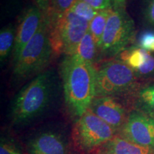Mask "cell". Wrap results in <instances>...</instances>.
Wrapping results in <instances>:
<instances>
[{
    "instance_id": "1",
    "label": "cell",
    "mask_w": 154,
    "mask_h": 154,
    "mask_svg": "<svg viewBox=\"0 0 154 154\" xmlns=\"http://www.w3.org/2000/svg\"><path fill=\"white\" fill-rule=\"evenodd\" d=\"M65 103L79 119L89 109L96 97V66L65 55L59 67Z\"/></svg>"
},
{
    "instance_id": "2",
    "label": "cell",
    "mask_w": 154,
    "mask_h": 154,
    "mask_svg": "<svg viewBox=\"0 0 154 154\" xmlns=\"http://www.w3.org/2000/svg\"><path fill=\"white\" fill-rule=\"evenodd\" d=\"M58 79L57 73L47 69L23 86L11 105L13 122L24 124L43 112L51 101Z\"/></svg>"
},
{
    "instance_id": "3",
    "label": "cell",
    "mask_w": 154,
    "mask_h": 154,
    "mask_svg": "<svg viewBox=\"0 0 154 154\" xmlns=\"http://www.w3.org/2000/svg\"><path fill=\"white\" fill-rule=\"evenodd\" d=\"M55 55L48 19L44 17L41 26L13 62L12 79L16 83L33 79L47 70Z\"/></svg>"
},
{
    "instance_id": "4",
    "label": "cell",
    "mask_w": 154,
    "mask_h": 154,
    "mask_svg": "<svg viewBox=\"0 0 154 154\" xmlns=\"http://www.w3.org/2000/svg\"><path fill=\"white\" fill-rule=\"evenodd\" d=\"M139 79L119 58L96 65V96H113L131 93L139 86Z\"/></svg>"
},
{
    "instance_id": "5",
    "label": "cell",
    "mask_w": 154,
    "mask_h": 154,
    "mask_svg": "<svg viewBox=\"0 0 154 154\" xmlns=\"http://www.w3.org/2000/svg\"><path fill=\"white\" fill-rule=\"evenodd\" d=\"M136 28L126 7H112L99 48V59L105 61L116 57L128 47L134 38Z\"/></svg>"
},
{
    "instance_id": "6",
    "label": "cell",
    "mask_w": 154,
    "mask_h": 154,
    "mask_svg": "<svg viewBox=\"0 0 154 154\" xmlns=\"http://www.w3.org/2000/svg\"><path fill=\"white\" fill-rule=\"evenodd\" d=\"M55 55L71 56L87 33L89 23L69 11L61 17H46Z\"/></svg>"
},
{
    "instance_id": "7",
    "label": "cell",
    "mask_w": 154,
    "mask_h": 154,
    "mask_svg": "<svg viewBox=\"0 0 154 154\" xmlns=\"http://www.w3.org/2000/svg\"><path fill=\"white\" fill-rule=\"evenodd\" d=\"M116 130L88 109L77 119L72 131L75 145L81 151L93 153L116 136Z\"/></svg>"
},
{
    "instance_id": "8",
    "label": "cell",
    "mask_w": 154,
    "mask_h": 154,
    "mask_svg": "<svg viewBox=\"0 0 154 154\" xmlns=\"http://www.w3.org/2000/svg\"><path fill=\"white\" fill-rule=\"evenodd\" d=\"M120 136L145 147L154 149V117L141 112L133 111L121 128Z\"/></svg>"
},
{
    "instance_id": "9",
    "label": "cell",
    "mask_w": 154,
    "mask_h": 154,
    "mask_svg": "<svg viewBox=\"0 0 154 154\" xmlns=\"http://www.w3.org/2000/svg\"><path fill=\"white\" fill-rule=\"evenodd\" d=\"M44 15L37 6H29L21 15L16 29V38L12 53V61L18 57L24 46L35 35L43 22Z\"/></svg>"
},
{
    "instance_id": "10",
    "label": "cell",
    "mask_w": 154,
    "mask_h": 154,
    "mask_svg": "<svg viewBox=\"0 0 154 154\" xmlns=\"http://www.w3.org/2000/svg\"><path fill=\"white\" fill-rule=\"evenodd\" d=\"M89 109L116 130L121 129L128 118L124 106L113 96H96Z\"/></svg>"
},
{
    "instance_id": "11",
    "label": "cell",
    "mask_w": 154,
    "mask_h": 154,
    "mask_svg": "<svg viewBox=\"0 0 154 154\" xmlns=\"http://www.w3.org/2000/svg\"><path fill=\"white\" fill-rule=\"evenodd\" d=\"M126 63L139 80L154 79V56L137 45L128 47L116 57Z\"/></svg>"
},
{
    "instance_id": "12",
    "label": "cell",
    "mask_w": 154,
    "mask_h": 154,
    "mask_svg": "<svg viewBox=\"0 0 154 154\" xmlns=\"http://www.w3.org/2000/svg\"><path fill=\"white\" fill-rule=\"evenodd\" d=\"M29 154H66L62 138L54 132H44L32 140L29 146Z\"/></svg>"
},
{
    "instance_id": "13",
    "label": "cell",
    "mask_w": 154,
    "mask_h": 154,
    "mask_svg": "<svg viewBox=\"0 0 154 154\" xmlns=\"http://www.w3.org/2000/svg\"><path fill=\"white\" fill-rule=\"evenodd\" d=\"M93 154H154V149L116 135L112 139L94 151Z\"/></svg>"
},
{
    "instance_id": "14",
    "label": "cell",
    "mask_w": 154,
    "mask_h": 154,
    "mask_svg": "<svg viewBox=\"0 0 154 154\" xmlns=\"http://www.w3.org/2000/svg\"><path fill=\"white\" fill-rule=\"evenodd\" d=\"M99 48L90 32H87L75 49L73 56L84 62L96 65L99 62Z\"/></svg>"
},
{
    "instance_id": "15",
    "label": "cell",
    "mask_w": 154,
    "mask_h": 154,
    "mask_svg": "<svg viewBox=\"0 0 154 154\" xmlns=\"http://www.w3.org/2000/svg\"><path fill=\"white\" fill-rule=\"evenodd\" d=\"M16 29L11 24L2 28L0 32V61L2 64L9 56H12L14 50Z\"/></svg>"
},
{
    "instance_id": "16",
    "label": "cell",
    "mask_w": 154,
    "mask_h": 154,
    "mask_svg": "<svg viewBox=\"0 0 154 154\" xmlns=\"http://www.w3.org/2000/svg\"><path fill=\"white\" fill-rule=\"evenodd\" d=\"M110 9L105 11H99L95 17L92 19L91 22H89L88 32L94 37L96 44H97L98 48H99L102 36H103L106 26Z\"/></svg>"
},
{
    "instance_id": "17",
    "label": "cell",
    "mask_w": 154,
    "mask_h": 154,
    "mask_svg": "<svg viewBox=\"0 0 154 154\" xmlns=\"http://www.w3.org/2000/svg\"><path fill=\"white\" fill-rule=\"evenodd\" d=\"M71 11L88 23L91 22L92 19L99 12V11L96 10L95 9H94L88 4L83 2L82 0H77L72 7V8L71 9Z\"/></svg>"
},
{
    "instance_id": "18",
    "label": "cell",
    "mask_w": 154,
    "mask_h": 154,
    "mask_svg": "<svg viewBox=\"0 0 154 154\" xmlns=\"http://www.w3.org/2000/svg\"><path fill=\"white\" fill-rule=\"evenodd\" d=\"M76 1L77 0H51L50 10L48 16H62L71 10Z\"/></svg>"
},
{
    "instance_id": "19",
    "label": "cell",
    "mask_w": 154,
    "mask_h": 154,
    "mask_svg": "<svg viewBox=\"0 0 154 154\" xmlns=\"http://www.w3.org/2000/svg\"><path fill=\"white\" fill-rule=\"evenodd\" d=\"M141 16L144 24L154 29V0H143Z\"/></svg>"
},
{
    "instance_id": "20",
    "label": "cell",
    "mask_w": 154,
    "mask_h": 154,
    "mask_svg": "<svg viewBox=\"0 0 154 154\" xmlns=\"http://www.w3.org/2000/svg\"><path fill=\"white\" fill-rule=\"evenodd\" d=\"M137 46L149 52H154V31H146L140 34Z\"/></svg>"
},
{
    "instance_id": "21",
    "label": "cell",
    "mask_w": 154,
    "mask_h": 154,
    "mask_svg": "<svg viewBox=\"0 0 154 154\" xmlns=\"http://www.w3.org/2000/svg\"><path fill=\"white\" fill-rule=\"evenodd\" d=\"M140 101L154 114V86L143 88L139 91Z\"/></svg>"
},
{
    "instance_id": "22",
    "label": "cell",
    "mask_w": 154,
    "mask_h": 154,
    "mask_svg": "<svg viewBox=\"0 0 154 154\" xmlns=\"http://www.w3.org/2000/svg\"><path fill=\"white\" fill-rule=\"evenodd\" d=\"M97 11L109 10L112 8L111 0H82Z\"/></svg>"
},
{
    "instance_id": "23",
    "label": "cell",
    "mask_w": 154,
    "mask_h": 154,
    "mask_svg": "<svg viewBox=\"0 0 154 154\" xmlns=\"http://www.w3.org/2000/svg\"><path fill=\"white\" fill-rule=\"evenodd\" d=\"M0 154H22L14 146L2 141L0 146Z\"/></svg>"
},
{
    "instance_id": "24",
    "label": "cell",
    "mask_w": 154,
    "mask_h": 154,
    "mask_svg": "<svg viewBox=\"0 0 154 154\" xmlns=\"http://www.w3.org/2000/svg\"><path fill=\"white\" fill-rule=\"evenodd\" d=\"M50 1L51 0H35L36 5L43 13L44 17H47L49 13Z\"/></svg>"
},
{
    "instance_id": "25",
    "label": "cell",
    "mask_w": 154,
    "mask_h": 154,
    "mask_svg": "<svg viewBox=\"0 0 154 154\" xmlns=\"http://www.w3.org/2000/svg\"><path fill=\"white\" fill-rule=\"evenodd\" d=\"M112 7L114 8H123L126 7L128 0H111Z\"/></svg>"
}]
</instances>
